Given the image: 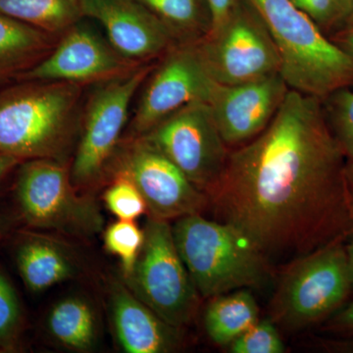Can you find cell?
<instances>
[{
    "label": "cell",
    "mask_w": 353,
    "mask_h": 353,
    "mask_svg": "<svg viewBox=\"0 0 353 353\" xmlns=\"http://www.w3.org/2000/svg\"><path fill=\"white\" fill-rule=\"evenodd\" d=\"M81 4L83 17L97 21L111 46L132 61L152 62L176 43L163 23L137 0H81Z\"/></svg>",
    "instance_id": "9a60e30c"
},
{
    "label": "cell",
    "mask_w": 353,
    "mask_h": 353,
    "mask_svg": "<svg viewBox=\"0 0 353 353\" xmlns=\"http://www.w3.org/2000/svg\"><path fill=\"white\" fill-rule=\"evenodd\" d=\"M108 187L104 190L106 208L118 220L136 221L148 213L146 203L134 183L122 173L111 174Z\"/></svg>",
    "instance_id": "d4e9b609"
},
{
    "label": "cell",
    "mask_w": 353,
    "mask_h": 353,
    "mask_svg": "<svg viewBox=\"0 0 353 353\" xmlns=\"http://www.w3.org/2000/svg\"><path fill=\"white\" fill-rule=\"evenodd\" d=\"M58 39L0 13V85L17 81L50 54Z\"/></svg>",
    "instance_id": "ac0fdd59"
},
{
    "label": "cell",
    "mask_w": 353,
    "mask_h": 353,
    "mask_svg": "<svg viewBox=\"0 0 353 353\" xmlns=\"http://www.w3.org/2000/svg\"><path fill=\"white\" fill-rule=\"evenodd\" d=\"M245 1L270 34L280 57V75L290 90L323 99L353 88V55L290 0Z\"/></svg>",
    "instance_id": "3957f363"
},
{
    "label": "cell",
    "mask_w": 353,
    "mask_h": 353,
    "mask_svg": "<svg viewBox=\"0 0 353 353\" xmlns=\"http://www.w3.org/2000/svg\"><path fill=\"white\" fill-rule=\"evenodd\" d=\"M145 241L125 284L164 321L183 329L194 321L201 296L181 259L169 221L150 217Z\"/></svg>",
    "instance_id": "ba28073f"
},
{
    "label": "cell",
    "mask_w": 353,
    "mask_h": 353,
    "mask_svg": "<svg viewBox=\"0 0 353 353\" xmlns=\"http://www.w3.org/2000/svg\"><path fill=\"white\" fill-rule=\"evenodd\" d=\"M23 313L17 292L0 271V352H14L20 343Z\"/></svg>",
    "instance_id": "484cf974"
},
{
    "label": "cell",
    "mask_w": 353,
    "mask_h": 353,
    "mask_svg": "<svg viewBox=\"0 0 353 353\" xmlns=\"http://www.w3.org/2000/svg\"><path fill=\"white\" fill-rule=\"evenodd\" d=\"M108 303L114 336L128 353H170L181 350L183 329L164 321L124 281L110 280Z\"/></svg>",
    "instance_id": "2e32d148"
},
{
    "label": "cell",
    "mask_w": 353,
    "mask_h": 353,
    "mask_svg": "<svg viewBox=\"0 0 353 353\" xmlns=\"http://www.w3.org/2000/svg\"><path fill=\"white\" fill-rule=\"evenodd\" d=\"M218 85L197 41L173 44L146 79L128 138L143 136L189 104L208 103Z\"/></svg>",
    "instance_id": "30bf717a"
},
{
    "label": "cell",
    "mask_w": 353,
    "mask_h": 353,
    "mask_svg": "<svg viewBox=\"0 0 353 353\" xmlns=\"http://www.w3.org/2000/svg\"><path fill=\"white\" fill-rule=\"evenodd\" d=\"M46 329L53 340L73 352H90L99 343L97 310L83 296H70L57 301L48 312Z\"/></svg>",
    "instance_id": "d6986e66"
},
{
    "label": "cell",
    "mask_w": 353,
    "mask_h": 353,
    "mask_svg": "<svg viewBox=\"0 0 353 353\" xmlns=\"http://www.w3.org/2000/svg\"><path fill=\"white\" fill-rule=\"evenodd\" d=\"M353 26V0H352V11H350V18H348L347 27H352Z\"/></svg>",
    "instance_id": "d590c367"
},
{
    "label": "cell",
    "mask_w": 353,
    "mask_h": 353,
    "mask_svg": "<svg viewBox=\"0 0 353 353\" xmlns=\"http://www.w3.org/2000/svg\"><path fill=\"white\" fill-rule=\"evenodd\" d=\"M154 66L148 62L129 75L99 83L88 97L70 164L72 181L83 194H92V190L108 180L132 99Z\"/></svg>",
    "instance_id": "52a82bcc"
},
{
    "label": "cell",
    "mask_w": 353,
    "mask_h": 353,
    "mask_svg": "<svg viewBox=\"0 0 353 353\" xmlns=\"http://www.w3.org/2000/svg\"><path fill=\"white\" fill-rule=\"evenodd\" d=\"M336 350H350L353 352V340H345L341 343H336Z\"/></svg>",
    "instance_id": "e575fe53"
},
{
    "label": "cell",
    "mask_w": 353,
    "mask_h": 353,
    "mask_svg": "<svg viewBox=\"0 0 353 353\" xmlns=\"http://www.w3.org/2000/svg\"><path fill=\"white\" fill-rule=\"evenodd\" d=\"M205 2L210 14V34L217 31L230 19L241 0H205Z\"/></svg>",
    "instance_id": "f546056e"
},
{
    "label": "cell",
    "mask_w": 353,
    "mask_h": 353,
    "mask_svg": "<svg viewBox=\"0 0 353 353\" xmlns=\"http://www.w3.org/2000/svg\"><path fill=\"white\" fill-rule=\"evenodd\" d=\"M289 90L279 73L239 85L219 83L208 105L230 150L245 145L263 132Z\"/></svg>",
    "instance_id": "5bb4252c"
},
{
    "label": "cell",
    "mask_w": 353,
    "mask_h": 353,
    "mask_svg": "<svg viewBox=\"0 0 353 353\" xmlns=\"http://www.w3.org/2000/svg\"><path fill=\"white\" fill-rule=\"evenodd\" d=\"M0 13L58 38L83 18L81 0H0Z\"/></svg>",
    "instance_id": "44dd1931"
},
{
    "label": "cell",
    "mask_w": 353,
    "mask_h": 353,
    "mask_svg": "<svg viewBox=\"0 0 353 353\" xmlns=\"http://www.w3.org/2000/svg\"><path fill=\"white\" fill-rule=\"evenodd\" d=\"M83 88L55 81H17L0 90V152L22 162L68 163L80 132Z\"/></svg>",
    "instance_id": "7a4b0ae2"
},
{
    "label": "cell",
    "mask_w": 353,
    "mask_h": 353,
    "mask_svg": "<svg viewBox=\"0 0 353 353\" xmlns=\"http://www.w3.org/2000/svg\"><path fill=\"white\" fill-rule=\"evenodd\" d=\"M172 231L201 299L262 289L274 278V264L231 224L194 214L175 220Z\"/></svg>",
    "instance_id": "277c9868"
},
{
    "label": "cell",
    "mask_w": 353,
    "mask_h": 353,
    "mask_svg": "<svg viewBox=\"0 0 353 353\" xmlns=\"http://www.w3.org/2000/svg\"><path fill=\"white\" fill-rule=\"evenodd\" d=\"M347 252L348 263H350V276H352L353 285V241H347Z\"/></svg>",
    "instance_id": "836d02e7"
},
{
    "label": "cell",
    "mask_w": 353,
    "mask_h": 353,
    "mask_svg": "<svg viewBox=\"0 0 353 353\" xmlns=\"http://www.w3.org/2000/svg\"><path fill=\"white\" fill-rule=\"evenodd\" d=\"M323 330L343 340H353V301L345 303L323 325Z\"/></svg>",
    "instance_id": "f1b7e54d"
},
{
    "label": "cell",
    "mask_w": 353,
    "mask_h": 353,
    "mask_svg": "<svg viewBox=\"0 0 353 353\" xmlns=\"http://www.w3.org/2000/svg\"><path fill=\"white\" fill-rule=\"evenodd\" d=\"M143 64L123 57L108 39L79 22L60 37L48 57L17 81L99 85L129 75Z\"/></svg>",
    "instance_id": "4fadbf2b"
},
{
    "label": "cell",
    "mask_w": 353,
    "mask_h": 353,
    "mask_svg": "<svg viewBox=\"0 0 353 353\" xmlns=\"http://www.w3.org/2000/svg\"><path fill=\"white\" fill-rule=\"evenodd\" d=\"M353 292L347 241H338L285 265L270 303V319L287 331L324 324Z\"/></svg>",
    "instance_id": "5b68a950"
},
{
    "label": "cell",
    "mask_w": 353,
    "mask_h": 353,
    "mask_svg": "<svg viewBox=\"0 0 353 353\" xmlns=\"http://www.w3.org/2000/svg\"><path fill=\"white\" fill-rule=\"evenodd\" d=\"M330 129L347 158L353 165V88H341L322 99Z\"/></svg>",
    "instance_id": "603a6c76"
},
{
    "label": "cell",
    "mask_w": 353,
    "mask_h": 353,
    "mask_svg": "<svg viewBox=\"0 0 353 353\" xmlns=\"http://www.w3.org/2000/svg\"><path fill=\"white\" fill-rule=\"evenodd\" d=\"M21 216L32 229L88 240L101 233L104 219L92 194L73 183L70 165L53 159L22 162L16 182Z\"/></svg>",
    "instance_id": "8992f818"
},
{
    "label": "cell",
    "mask_w": 353,
    "mask_h": 353,
    "mask_svg": "<svg viewBox=\"0 0 353 353\" xmlns=\"http://www.w3.org/2000/svg\"><path fill=\"white\" fill-rule=\"evenodd\" d=\"M345 176H347L348 199H350V212H352V234H350V240H348V241H353V165L352 164H350V163L347 164V170H345Z\"/></svg>",
    "instance_id": "d6a6232c"
},
{
    "label": "cell",
    "mask_w": 353,
    "mask_h": 353,
    "mask_svg": "<svg viewBox=\"0 0 353 353\" xmlns=\"http://www.w3.org/2000/svg\"><path fill=\"white\" fill-rule=\"evenodd\" d=\"M22 163L18 158L0 152V183L6 180L7 176Z\"/></svg>",
    "instance_id": "1f68e13d"
},
{
    "label": "cell",
    "mask_w": 353,
    "mask_h": 353,
    "mask_svg": "<svg viewBox=\"0 0 353 353\" xmlns=\"http://www.w3.org/2000/svg\"><path fill=\"white\" fill-rule=\"evenodd\" d=\"M115 172L124 174L136 185L150 217L170 222L185 216L202 214L210 208L208 194L197 189L145 137L122 139L109 176Z\"/></svg>",
    "instance_id": "9c48e42d"
},
{
    "label": "cell",
    "mask_w": 353,
    "mask_h": 353,
    "mask_svg": "<svg viewBox=\"0 0 353 353\" xmlns=\"http://www.w3.org/2000/svg\"><path fill=\"white\" fill-rule=\"evenodd\" d=\"M330 38L343 50L353 55V26L336 32Z\"/></svg>",
    "instance_id": "4dcf8cb0"
},
{
    "label": "cell",
    "mask_w": 353,
    "mask_h": 353,
    "mask_svg": "<svg viewBox=\"0 0 353 353\" xmlns=\"http://www.w3.org/2000/svg\"><path fill=\"white\" fill-rule=\"evenodd\" d=\"M143 137L208 196L220 182L231 150L221 137L208 103L196 102L179 109Z\"/></svg>",
    "instance_id": "8fae6325"
},
{
    "label": "cell",
    "mask_w": 353,
    "mask_h": 353,
    "mask_svg": "<svg viewBox=\"0 0 353 353\" xmlns=\"http://www.w3.org/2000/svg\"><path fill=\"white\" fill-rule=\"evenodd\" d=\"M232 353H284L285 345L270 318L259 319L229 345Z\"/></svg>",
    "instance_id": "83f0119b"
},
{
    "label": "cell",
    "mask_w": 353,
    "mask_h": 353,
    "mask_svg": "<svg viewBox=\"0 0 353 353\" xmlns=\"http://www.w3.org/2000/svg\"><path fill=\"white\" fill-rule=\"evenodd\" d=\"M103 241L106 250L119 259L123 278L128 277L143 248V229L141 230L134 221L118 220L106 228Z\"/></svg>",
    "instance_id": "cb8c5ba5"
},
{
    "label": "cell",
    "mask_w": 353,
    "mask_h": 353,
    "mask_svg": "<svg viewBox=\"0 0 353 353\" xmlns=\"http://www.w3.org/2000/svg\"><path fill=\"white\" fill-rule=\"evenodd\" d=\"M259 312L250 290H233L210 299L204 312V329L215 345L229 347L259 321Z\"/></svg>",
    "instance_id": "ffe728a7"
},
{
    "label": "cell",
    "mask_w": 353,
    "mask_h": 353,
    "mask_svg": "<svg viewBox=\"0 0 353 353\" xmlns=\"http://www.w3.org/2000/svg\"><path fill=\"white\" fill-rule=\"evenodd\" d=\"M347 164L322 99L290 90L266 129L231 150L210 208L272 264L292 261L350 240Z\"/></svg>",
    "instance_id": "6da1fadb"
},
{
    "label": "cell",
    "mask_w": 353,
    "mask_h": 353,
    "mask_svg": "<svg viewBox=\"0 0 353 353\" xmlns=\"http://www.w3.org/2000/svg\"><path fill=\"white\" fill-rule=\"evenodd\" d=\"M213 79L220 85H239L280 74V57L259 15L245 0L217 31L199 41Z\"/></svg>",
    "instance_id": "7c38bea8"
},
{
    "label": "cell",
    "mask_w": 353,
    "mask_h": 353,
    "mask_svg": "<svg viewBox=\"0 0 353 353\" xmlns=\"http://www.w3.org/2000/svg\"><path fill=\"white\" fill-rule=\"evenodd\" d=\"M310 18L327 36L347 27L352 0H290Z\"/></svg>",
    "instance_id": "4316f807"
},
{
    "label": "cell",
    "mask_w": 353,
    "mask_h": 353,
    "mask_svg": "<svg viewBox=\"0 0 353 353\" xmlns=\"http://www.w3.org/2000/svg\"><path fill=\"white\" fill-rule=\"evenodd\" d=\"M163 23L176 43L208 36L211 19L205 0H137Z\"/></svg>",
    "instance_id": "7402d4cb"
},
{
    "label": "cell",
    "mask_w": 353,
    "mask_h": 353,
    "mask_svg": "<svg viewBox=\"0 0 353 353\" xmlns=\"http://www.w3.org/2000/svg\"><path fill=\"white\" fill-rule=\"evenodd\" d=\"M16 262L26 287L34 292L78 277L82 263L66 241L53 234L28 233L20 239Z\"/></svg>",
    "instance_id": "e0dca14e"
}]
</instances>
